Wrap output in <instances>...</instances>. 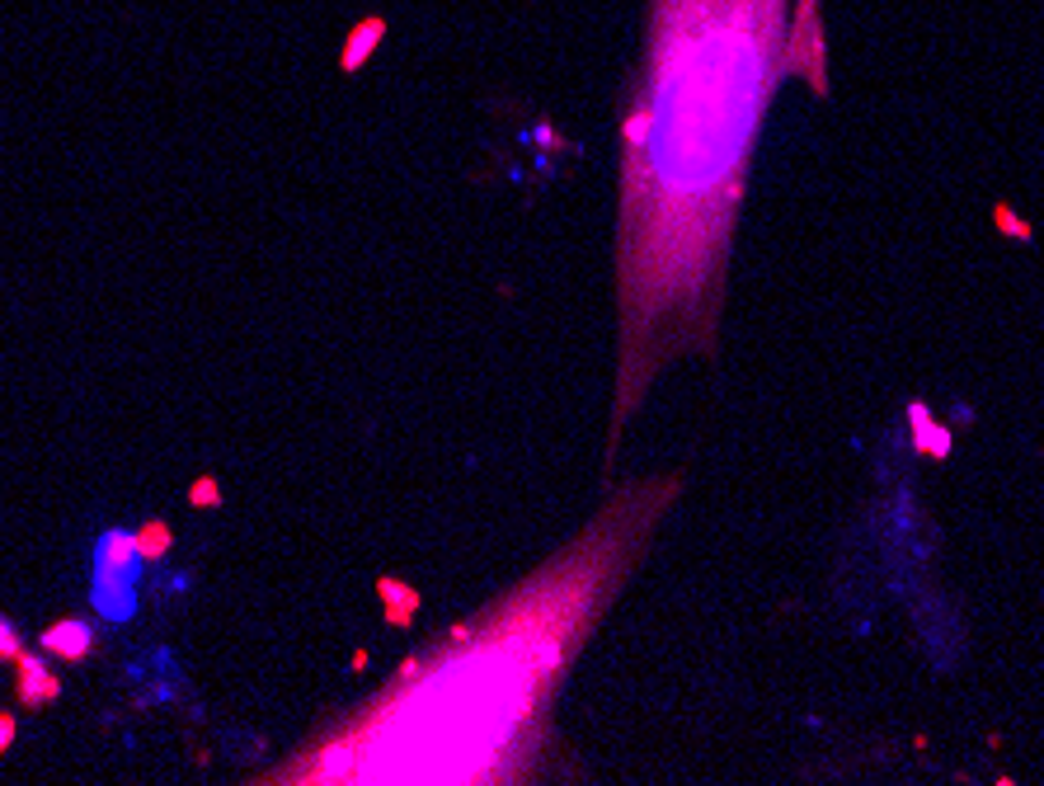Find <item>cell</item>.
Wrapping results in <instances>:
<instances>
[{"label": "cell", "mask_w": 1044, "mask_h": 786, "mask_svg": "<svg viewBox=\"0 0 1044 786\" xmlns=\"http://www.w3.org/2000/svg\"><path fill=\"white\" fill-rule=\"evenodd\" d=\"M42 646L56 650V654H71V660H76V654H85V646H90V632H85L80 622H56L52 632L42 636Z\"/></svg>", "instance_id": "4"}, {"label": "cell", "mask_w": 1044, "mask_h": 786, "mask_svg": "<svg viewBox=\"0 0 1044 786\" xmlns=\"http://www.w3.org/2000/svg\"><path fill=\"white\" fill-rule=\"evenodd\" d=\"M10 735H14V721H10V716H0V753L10 749Z\"/></svg>", "instance_id": "6"}, {"label": "cell", "mask_w": 1044, "mask_h": 786, "mask_svg": "<svg viewBox=\"0 0 1044 786\" xmlns=\"http://www.w3.org/2000/svg\"><path fill=\"white\" fill-rule=\"evenodd\" d=\"M682 476L617 490L589 527L438 646L400 664L264 782L288 786H476L518 782L555 735V697L645 561Z\"/></svg>", "instance_id": "2"}, {"label": "cell", "mask_w": 1044, "mask_h": 786, "mask_svg": "<svg viewBox=\"0 0 1044 786\" xmlns=\"http://www.w3.org/2000/svg\"><path fill=\"white\" fill-rule=\"evenodd\" d=\"M20 697H24V707H42L48 697H56V678L34 660V654L20 660Z\"/></svg>", "instance_id": "3"}, {"label": "cell", "mask_w": 1044, "mask_h": 786, "mask_svg": "<svg viewBox=\"0 0 1044 786\" xmlns=\"http://www.w3.org/2000/svg\"><path fill=\"white\" fill-rule=\"evenodd\" d=\"M791 0H650L621 118L617 396L607 466L654 377L715 359L763 113L791 76Z\"/></svg>", "instance_id": "1"}, {"label": "cell", "mask_w": 1044, "mask_h": 786, "mask_svg": "<svg viewBox=\"0 0 1044 786\" xmlns=\"http://www.w3.org/2000/svg\"><path fill=\"white\" fill-rule=\"evenodd\" d=\"M5 654H20V632L0 617V660H5Z\"/></svg>", "instance_id": "5"}]
</instances>
